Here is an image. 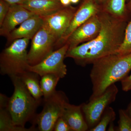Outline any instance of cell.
I'll use <instances>...</instances> for the list:
<instances>
[{
    "label": "cell",
    "mask_w": 131,
    "mask_h": 131,
    "mask_svg": "<svg viewBox=\"0 0 131 131\" xmlns=\"http://www.w3.org/2000/svg\"><path fill=\"white\" fill-rule=\"evenodd\" d=\"M101 28L96 38L69 49L66 58L73 59L77 65L84 67L92 64L99 59L116 54L125 37L129 21L119 19L101 10L98 13Z\"/></svg>",
    "instance_id": "6da1fadb"
},
{
    "label": "cell",
    "mask_w": 131,
    "mask_h": 131,
    "mask_svg": "<svg viewBox=\"0 0 131 131\" xmlns=\"http://www.w3.org/2000/svg\"><path fill=\"white\" fill-rule=\"evenodd\" d=\"M92 64L90 75L92 93L89 100L100 96L111 85L127 76L131 70V53L108 55L99 59Z\"/></svg>",
    "instance_id": "7a4b0ae2"
},
{
    "label": "cell",
    "mask_w": 131,
    "mask_h": 131,
    "mask_svg": "<svg viewBox=\"0 0 131 131\" xmlns=\"http://www.w3.org/2000/svg\"><path fill=\"white\" fill-rule=\"evenodd\" d=\"M14 87L7 109L13 121L18 126L25 127L27 122L33 121L36 110L41 103L32 96L19 76L9 77Z\"/></svg>",
    "instance_id": "3957f363"
},
{
    "label": "cell",
    "mask_w": 131,
    "mask_h": 131,
    "mask_svg": "<svg viewBox=\"0 0 131 131\" xmlns=\"http://www.w3.org/2000/svg\"><path fill=\"white\" fill-rule=\"evenodd\" d=\"M30 39H16L4 49L0 56V72L3 75H20L28 71V52L27 49Z\"/></svg>",
    "instance_id": "277c9868"
},
{
    "label": "cell",
    "mask_w": 131,
    "mask_h": 131,
    "mask_svg": "<svg viewBox=\"0 0 131 131\" xmlns=\"http://www.w3.org/2000/svg\"><path fill=\"white\" fill-rule=\"evenodd\" d=\"M44 105L40 114L36 115L33 120L41 131H52L56 122L62 116L69 99L65 93L56 91L47 100H43Z\"/></svg>",
    "instance_id": "5b68a950"
},
{
    "label": "cell",
    "mask_w": 131,
    "mask_h": 131,
    "mask_svg": "<svg viewBox=\"0 0 131 131\" xmlns=\"http://www.w3.org/2000/svg\"><path fill=\"white\" fill-rule=\"evenodd\" d=\"M118 92L115 84H112L100 96L81 105L89 130L98 124L106 108L115 101Z\"/></svg>",
    "instance_id": "8992f818"
},
{
    "label": "cell",
    "mask_w": 131,
    "mask_h": 131,
    "mask_svg": "<svg viewBox=\"0 0 131 131\" xmlns=\"http://www.w3.org/2000/svg\"><path fill=\"white\" fill-rule=\"evenodd\" d=\"M57 42L55 37L43 24L32 39L30 49L28 52L30 65L39 63L50 55L55 50Z\"/></svg>",
    "instance_id": "52a82bcc"
},
{
    "label": "cell",
    "mask_w": 131,
    "mask_h": 131,
    "mask_svg": "<svg viewBox=\"0 0 131 131\" xmlns=\"http://www.w3.org/2000/svg\"><path fill=\"white\" fill-rule=\"evenodd\" d=\"M69 48L68 44H65L54 51L39 63L29 66L28 71L37 73L40 77L47 74H52L61 79L63 78L67 74V66L64 60Z\"/></svg>",
    "instance_id": "ba28073f"
},
{
    "label": "cell",
    "mask_w": 131,
    "mask_h": 131,
    "mask_svg": "<svg viewBox=\"0 0 131 131\" xmlns=\"http://www.w3.org/2000/svg\"><path fill=\"white\" fill-rule=\"evenodd\" d=\"M77 8L70 5L52 14L41 16L43 25L56 38V43L67 30Z\"/></svg>",
    "instance_id": "9c48e42d"
},
{
    "label": "cell",
    "mask_w": 131,
    "mask_h": 131,
    "mask_svg": "<svg viewBox=\"0 0 131 131\" xmlns=\"http://www.w3.org/2000/svg\"><path fill=\"white\" fill-rule=\"evenodd\" d=\"M101 10L100 7L94 0L83 1L82 4L77 8L67 30L56 43L55 50L65 45L68 38L77 28L92 16L98 14Z\"/></svg>",
    "instance_id": "30bf717a"
},
{
    "label": "cell",
    "mask_w": 131,
    "mask_h": 131,
    "mask_svg": "<svg viewBox=\"0 0 131 131\" xmlns=\"http://www.w3.org/2000/svg\"><path fill=\"white\" fill-rule=\"evenodd\" d=\"M101 28V21L98 14L77 28L68 38L65 44H68L69 49H70L81 44L89 42L98 36Z\"/></svg>",
    "instance_id": "8fae6325"
},
{
    "label": "cell",
    "mask_w": 131,
    "mask_h": 131,
    "mask_svg": "<svg viewBox=\"0 0 131 131\" xmlns=\"http://www.w3.org/2000/svg\"><path fill=\"white\" fill-rule=\"evenodd\" d=\"M35 15L20 4L10 5L7 14L0 27V35L7 37L17 26Z\"/></svg>",
    "instance_id": "7c38bea8"
},
{
    "label": "cell",
    "mask_w": 131,
    "mask_h": 131,
    "mask_svg": "<svg viewBox=\"0 0 131 131\" xmlns=\"http://www.w3.org/2000/svg\"><path fill=\"white\" fill-rule=\"evenodd\" d=\"M41 16L35 15L26 20L8 35V42H12L16 39L27 38L32 39L43 24Z\"/></svg>",
    "instance_id": "4fadbf2b"
},
{
    "label": "cell",
    "mask_w": 131,
    "mask_h": 131,
    "mask_svg": "<svg viewBox=\"0 0 131 131\" xmlns=\"http://www.w3.org/2000/svg\"><path fill=\"white\" fill-rule=\"evenodd\" d=\"M61 117L69 124L72 131H86L89 130L81 105L77 106L71 105L69 102L67 103Z\"/></svg>",
    "instance_id": "5bb4252c"
},
{
    "label": "cell",
    "mask_w": 131,
    "mask_h": 131,
    "mask_svg": "<svg viewBox=\"0 0 131 131\" xmlns=\"http://www.w3.org/2000/svg\"><path fill=\"white\" fill-rule=\"evenodd\" d=\"M20 5L40 16L52 14L64 7L58 0H24Z\"/></svg>",
    "instance_id": "9a60e30c"
},
{
    "label": "cell",
    "mask_w": 131,
    "mask_h": 131,
    "mask_svg": "<svg viewBox=\"0 0 131 131\" xmlns=\"http://www.w3.org/2000/svg\"><path fill=\"white\" fill-rule=\"evenodd\" d=\"M126 0H107L101 10L119 19L130 21L131 13L126 7Z\"/></svg>",
    "instance_id": "2e32d148"
},
{
    "label": "cell",
    "mask_w": 131,
    "mask_h": 131,
    "mask_svg": "<svg viewBox=\"0 0 131 131\" xmlns=\"http://www.w3.org/2000/svg\"><path fill=\"white\" fill-rule=\"evenodd\" d=\"M19 76L32 96L37 100L42 101L43 95L40 88V76L35 72L27 71Z\"/></svg>",
    "instance_id": "e0dca14e"
},
{
    "label": "cell",
    "mask_w": 131,
    "mask_h": 131,
    "mask_svg": "<svg viewBox=\"0 0 131 131\" xmlns=\"http://www.w3.org/2000/svg\"><path fill=\"white\" fill-rule=\"evenodd\" d=\"M40 78V86L43 100H47L57 91L56 88L61 78L52 74H47Z\"/></svg>",
    "instance_id": "ac0fdd59"
},
{
    "label": "cell",
    "mask_w": 131,
    "mask_h": 131,
    "mask_svg": "<svg viewBox=\"0 0 131 131\" xmlns=\"http://www.w3.org/2000/svg\"><path fill=\"white\" fill-rule=\"evenodd\" d=\"M34 127L26 128L15 124L6 108H0V131H32Z\"/></svg>",
    "instance_id": "d6986e66"
},
{
    "label": "cell",
    "mask_w": 131,
    "mask_h": 131,
    "mask_svg": "<svg viewBox=\"0 0 131 131\" xmlns=\"http://www.w3.org/2000/svg\"><path fill=\"white\" fill-rule=\"evenodd\" d=\"M116 119V114L112 107H108L104 112L98 124L90 131H105L108 126Z\"/></svg>",
    "instance_id": "ffe728a7"
},
{
    "label": "cell",
    "mask_w": 131,
    "mask_h": 131,
    "mask_svg": "<svg viewBox=\"0 0 131 131\" xmlns=\"http://www.w3.org/2000/svg\"><path fill=\"white\" fill-rule=\"evenodd\" d=\"M131 53V19L126 28L125 37L122 45L117 51V54L125 55Z\"/></svg>",
    "instance_id": "44dd1931"
},
{
    "label": "cell",
    "mask_w": 131,
    "mask_h": 131,
    "mask_svg": "<svg viewBox=\"0 0 131 131\" xmlns=\"http://www.w3.org/2000/svg\"><path fill=\"white\" fill-rule=\"evenodd\" d=\"M119 120L118 122V130L131 131V117L126 110L120 109L119 110Z\"/></svg>",
    "instance_id": "7402d4cb"
},
{
    "label": "cell",
    "mask_w": 131,
    "mask_h": 131,
    "mask_svg": "<svg viewBox=\"0 0 131 131\" xmlns=\"http://www.w3.org/2000/svg\"><path fill=\"white\" fill-rule=\"evenodd\" d=\"M53 130L72 131L69 124L62 117H59L57 120L54 125Z\"/></svg>",
    "instance_id": "603a6c76"
},
{
    "label": "cell",
    "mask_w": 131,
    "mask_h": 131,
    "mask_svg": "<svg viewBox=\"0 0 131 131\" xmlns=\"http://www.w3.org/2000/svg\"><path fill=\"white\" fill-rule=\"evenodd\" d=\"M10 6V4L5 0H0V27L2 25Z\"/></svg>",
    "instance_id": "cb8c5ba5"
},
{
    "label": "cell",
    "mask_w": 131,
    "mask_h": 131,
    "mask_svg": "<svg viewBox=\"0 0 131 131\" xmlns=\"http://www.w3.org/2000/svg\"><path fill=\"white\" fill-rule=\"evenodd\" d=\"M122 89L123 91L127 92L131 90V74L127 76L121 81Z\"/></svg>",
    "instance_id": "d4e9b609"
},
{
    "label": "cell",
    "mask_w": 131,
    "mask_h": 131,
    "mask_svg": "<svg viewBox=\"0 0 131 131\" xmlns=\"http://www.w3.org/2000/svg\"><path fill=\"white\" fill-rule=\"evenodd\" d=\"M9 98H8L4 94H1L0 95V108H7Z\"/></svg>",
    "instance_id": "484cf974"
},
{
    "label": "cell",
    "mask_w": 131,
    "mask_h": 131,
    "mask_svg": "<svg viewBox=\"0 0 131 131\" xmlns=\"http://www.w3.org/2000/svg\"><path fill=\"white\" fill-rule=\"evenodd\" d=\"M9 3L10 5L14 4H20L23 2L24 0H5Z\"/></svg>",
    "instance_id": "4316f807"
},
{
    "label": "cell",
    "mask_w": 131,
    "mask_h": 131,
    "mask_svg": "<svg viewBox=\"0 0 131 131\" xmlns=\"http://www.w3.org/2000/svg\"><path fill=\"white\" fill-rule=\"evenodd\" d=\"M59 1L62 5L64 7L70 6L71 3L70 0H59Z\"/></svg>",
    "instance_id": "83f0119b"
},
{
    "label": "cell",
    "mask_w": 131,
    "mask_h": 131,
    "mask_svg": "<svg viewBox=\"0 0 131 131\" xmlns=\"http://www.w3.org/2000/svg\"><path fill=\"white\" fill-rule=\"evenodd\" d=\"M96 4L100 7L101 9L102 6L105 5L107 0H94Z\"/></svg>",
    "instance_id": "f1b7e54d"
},
{
    "label": "cell",
    "mask_w": 131,
    "mask_h": 131,
    "mask_svg": "<svg viewBox=\"0 0 131 131\" xmlns=\"http://www.w3.org/2000/svg\"><path fill=\"white\" fill-rule=\"evenodd\" d=\"M115 127L114 125L113 122H111L110 124H109V126L108 127V129L107 131H115Z\"/></svg>",
    "instance_id": "f546056e"
},
{
    "label": "cell",
    "mask_w": 131,
    "mask_h": 131,
    "mask_svg": "<svg viewBox=\"0 0 131 131\" xmlns=\"http://www.w3.org/2000/svg\"><path fill=\"white\" fill-rule=\"evenodd\" d=\"M126 7L128 11L131 13V0H130L126 3Z\"/></svg>",
    "instance_id": "4dcf8cb0"
},
{
    "label": "cell",
    "mask_w": 131,
    "mask_h": 131,
    "mask_svg": "<svg viewBox=\"0 0 131 131\" xmlns=\"http://www.w3.org/2000/svg\"><path fill=\"white\" fill-rule=\"evenodd\" d=\"M126 111L128 114L131 117V102L130 104H129V106H128V108H127Z\"/></svg>",
    "instance_id": "1f68e13d"
},
{
    "label": "cell",
    "mask_w": 131,
    "mask_h": 131,
    "mask_svg": "<svg viewBox=\"0 0 131 131\" xmlns=\"http://www.w3.org/2000/svg\"><path fill=\"white\" fill-rule=\"evenodd\" d=\"M80 0H70L71 2V3L73 4H76L80 1Z\"/></svg>",
    "instance_id": "d6a6232c"
},
{
    "label": "cell",
    "mask_w": 131,
    "mask_h": 131,
    "mask_svg": "<svg viewBox=\"0 0 131 131\" xmlns=\"http://www.w3.org/2000/svg\"><path fill=\"white\" fill-rule=\"evenodd\" d=\"M85 1V0H83V1Z\"/></svg>",
    "instance_id": "836d02e7"
},
{
    "label": "cell",
    "mask_w": 131,
    "mask_h": 131,
    "mask_svg": "<svg viewBox=\"0 0 131 131\" xmlns=\"http://www.w3.org/2000/svg\"><path fill=\"white\" fill-rule=\"evenodd\" d=\"M127 1H130V0H127Z\"/></svg>",
    "instance_id": "e575fe53"
},
{
    "label": "cell",
    "mask_w": 131,
    "mask_h": 131,
    "mask_svg": "<svg viewBox=\"0 0 131 131\" xmlns=\"http://www.w3.org/2000/svg\"><path fill=\"white\" fill-rule=\"evenodd\" d=\"M58 1H59V0H58Z\"/></svg>",
    "instance_id": "d590c367"
}]
</instances>
